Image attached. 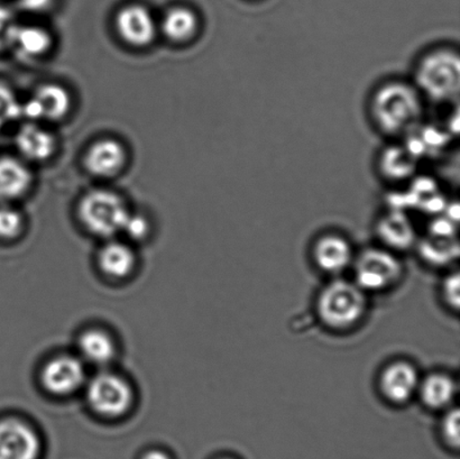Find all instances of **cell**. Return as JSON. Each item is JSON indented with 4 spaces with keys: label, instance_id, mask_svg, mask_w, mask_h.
Instances as JSON below:
<instances>
[{
    "label": "cell",
    "instance_id": "1",
    "mask_svg": "<svg viewBox=\"0 0 460 459\" xmlns=\"http://www.w3.org/2000/svg\"><path fill=\"white\" fill-rule=\"evenodd\" d=\"M372 115L378 128L389 135L407 132L422 115V102L416 88L408 84L382 85L372 99Z\"/></svg>",
    "mask_w": 460,
    "mask_h": 459
},
{
    "label": "cell",
    "instance_id": "2",
    "mask_svg": "<svg viewBox=\"0 0 460 459\" xmlns=\"http://www.w3.org/2000/svg\"><path fill=\"white\" fill-rule=\"evenodd\" d=\"M367 309L365 291L356 283L335 280L320 292L317 313L320 321L332 330H349L360 322Z\"/></svg>",
    "mask_w": 460,
    "mask_h": 459
},
{
    "label": "cell",
    "instance_id": "3",
    "mask_svg": "<svg viewBox=\"0 0 460 459\" xmlns=\"http://www.w3.org/2000/svg\"><path fill=\"white\" fill-rule=\"evenodd\" d=\"M130 211L117 193L96 189L81 198L78 216L81 224L93 235L110 238L121 233Z\"/></svg>",
    "mask_w": 460,
    "mask_h": 459
},
{
    "label": "cell",
    "instance_id": "4",
    "mask_svg": "<svg viewBox=\"0 0 460 459\" xmlns=\"http://www.w3.org/2000/svg\"><path fill=\"white\" fill-rule=\"evenodd\" d=\"M416 76L427 97L436 102L452 101L459 93L458 54L448 49L428 54L418 66Z\"/></svg>",
    "mask_w": 460,
    "mask_h": 459
},
{
    "label": "cell",
    "instance_id": "5",
    "mask_svg": "<svg viewBox=\"0 0 460 459\" xmlns=\"http://www.w3.org/2000/svg\"><path fill=\"white\" fill-rule=\"evenodd\" d=\"M90 408L99 416L117 418L124 416L132 407V386L123 376L111 372H101L88 382L85 389Z\"/></svg>",
    "mask_w": 460,
    "mask_h": 459
},
{
    "label": "cell",
    "instance_id": "6",
    "mask_svg": "<svg viewBox=\"0 0 460 459\" xmlns=\"http://www.w3.org/2000/svg\"><path fill=\"white\" fill-rule=\"evenodd\" d=\"M402 276L400 260L386 251L368 250L356 260L355 283L364 291L389 289Z\"/></svg>",
    "mask_w": 460,
    "mask_h": 459
},
{
    "label": "cell",
    "instance_id": "7",
    "mask_svg": "<svg viewBox=\"0 0 460 459\" xmlns=\"http://www.w3.org/2000/svg\"><path fill=\"white\" fill-rule=\"evenodd\" d=\"M87 371L80 357L62 355L51 359L42 371V384L48 393L66 397L74 394L85 384Z\"/></svg>",
    "mask_w": 460,
    "mask_h": 459
},
{
    "label": "cell",
    "instance_id": "8",
    "mask_svg": "<svg viewBox=\"0 0 460 459\" xmlns=\"http://www.w3.org/2000/svg\"><path fill=\"white\" fill-rule=\"evenodd\" d=\"M72 107V98L65 87L44 84L35 90L29 102L22 105V116L29 121H58L66 119Z\"/></svg>",
    "mask_w": 460,
    "mask_h": 459
},
{
    "label": "cell",
    "instance_id": "9",
    "mask_svg": "<svg viewBox=\"0 0 460 459\" xmlns=\"http://www.w3.org/2000/svg\"><path fill=\"white\" fill-rule=\"evenodd\" d=\"M115 26L119 38L134 48H146L155 40L156 22L146 6L130 4L117 13Z\"/></svg>",
    "mask_w": 460,
    "mask_h": 459
},
{
    "label": "cell",
    "instance_id": "10",
    "mask_svg": "<svg viewBox=\"0 0 460 459\" xmlns=\"http://www.w3.org/2000/svg\"><path fill=\"white\" fill-rule=\"evenodd\" d=\"M40 440L24 421L8 418L0 421V459H38Z\"/></svg>",
    "mask_w": 460,
    "mask_h": 459
},
{
    "label": "cell",
    "instance_id": "11",
    "mask_svg": "<svg viewBox=\"0 0 460 459\" xmlns=\"http://www.w3.org/2000/svg\"><path fill=\"white\" fill-rule=\"evenodd\" d=\"M128 163V152L114 138H102L90 146L84 157L85 170L97 178H112Z\"/></svg>",
    "mask_w": 460,
    "mask_h": 459
},
{
    "label": "cell",
    "instance_id": "12",
    "mask_svg": "<svg viewBox=\"0 0 460 459\" xmlns=\"http://www.w3.org/2000/svg\"><path fill=\"white\" fill-rule=\"evenodd\" d=\"M416 367L408 362L391 363L382 372L380 390L387 402L394 404H404L418 393L420 384Z\"/></svg>",
    "mask_w": 460,
    "mask_h": 459
},
{
    "label": "cell",
    "instance_id": "13",
    "mask_svg": "<svg viewBox=\"0 0 460 459\" xmlns=\"http://www.w3.org/2000/svg\"><path fill=\"white\" fill-rule=\"evenodd\" d=\"M15 146L22 159L40 163L54 155L57 151V139L47 128L35 121H29L18 129Z\"/></svg>",
    "mask_w": 460,
    "mask_h": 459
},
{
    "label": "cell",
    "instance_id": "14",
    "mask_svg": "<svg viewBox=\"0 0 460 459\" xmlns=\"http://www.w3.org/2000/svg\"><path fill=\"white\" fill-rule=\"evenodd\" d=\"M33 174L24 161L0 156V201L16 200L29 192Z\"/></svg>",
    "mask_w": 460,
    "mask_h": 459
},
{
    "label": "cell",
    "instance_id": "15",
    "mask_svg": "<svg viewBox=\"0 0 460 459\" xmlns=\"http://www.w3.org/2000/svg\"><path fill=\"white\" fill-rule=\"evenodd\" d=\"M314 258L315 264L323 272L336 274L349 267L353 259V251L345 238L327 235L315 243Z\"/></svg>",
    "mask_w": 460,
    "mask_h": 459
},
{
    "label": "cell",
    "instance_id": "16",
    "mask_svg": "<svg viewBox=\"0 0 460 459\" xmlns=\"http://www.w3.org/2000/svg\"><path fill=\"white\" fill-rule=\"evenodd\" d=\"M53 44L52 35L44 27L16 24L9 48L22 58H38L49 53Z\"/></svg>",
    "mask_w": 460,
    "mask_h": 459
},
{
    "label": "cell",
    "instance_id": "17",
    "mask_svg": "<svg viewBox=\"0 0 460 459\" xmlns=\"http://www.w3.org/2000/svg\"><path fill=\"white\" fill-rule=\"evenodd\" d=\"M80 358L94 366H107L114 361L117 354L115 340L106 331L89 330L80 336L78 341Z\"/></svg>",
    "mask_w": 460,
    "mask_h": 459
},
{
    "label": "cell",
    "instance_id": "18",
    "mask_svg": "<svg viewBox=\"0 0 460 459\" xmlns=\"http://www.w3.org/2000/svg\"><path fill=\"white\" fill-rule=\"evenodd\" d=\"M161 30L174 43H186L199 30V18L192 9L183 6L170 8L162 18Z\"/></svg>",
    "mask_w": 460,
    "mask_h": 459
},
{
    "label": "cell",
    "instance_id": "19",
    "mask_svg": "<svg viewBox=\"0 0 460 459\" xmlns=\"http://www.w3.org/2000/svg\"><path fill=\"white\" fill-rule=\"evenodd\" d=\"M457 385L447 375L435 373L419 384L418 393L423 404L431 410H443L452 404Z\"/></svg>",
    "mask_w": 460,
    "mask_h": 459
},
{
    "label": "cell",
    "instance_id": "20",
    "mask_svg": "<svg viewBox=\"0 0 460 459\" xmlns=\"http://www.w3.org/2000/svg\"><path fill=\"white\" fill-rule=\"evenodd\" d=\"M99 267L108 277L124 278L133 272L137 258L130 246L120 242H110L99 253Z\"/></svg>",
    "mask_w": 460,
    "mask_h": 459
},
{
    "label": "cell",
    "instance_id": "21",
    "mask_svg": "<svg viewBox=\"0 0 460 459\" xmlns=\"http://www.w3.org/2000/svg\"><path fill=\"white\" fill-rule=\"evenodd\" d=\"M383 240L394 247H407L411 244L413 233L407 220L401 217L389 218L383 223L381 227Z\"/></svg>",
    "mask_w": 460,
    "mask_h": 459
},
{
    "label": "cell",
    "instance_id": "22",
    "mask_svg": "<svg viewBox=\"0 0 460 459\" xmlns=\"http://www.w3.org/2000/svg\"><path fill=\"white\" fill-rule=\"evenodd\" d=\"M24 229V217L11 206H0V238L13 240Z\"/></svg>",
    "mask_w": 460,
    "mask_h": 459
},
{
    "label": "cell",
    "instance_id": "23",
    "mask_svg": "<svg viewBox=\"0 0 460 459\" xmlns=\"http://www.w3.org/2000/svg\"><path fill=\"white\" fill-rule=\"evenodd\" d=\"M21 116L22 105L17 101L15 93L6 84L0 83V129Z\"/></svg>",
    "mask_w": 460,
    "mask_h": 459
},
{
    "label": "cell",
    "instance_id": "24",
    "mask_svg": "<svg viewBox=\"0 0 460 459\" xmlns=\"http://www.w3.org/2000/svg\"><path fill=\"white\" fill-rule=\"evenodd\" d=\"M121 233H124L130 240L142 241L150 233V223L146 216L129 213Z\"/></svg>",
    "mask_w": 460,
    "mask_h": 459
},
{
    "label": "cell",
    "instance_id": "25",
    "mask_svg": "<svg viewBox=\"0 0 460 459\" xmlns=\"http://www.w3.org/2000/svg\"><path fill=\"white\" fill-rule=\"evenodd\" d=\"M17 22L11 8L0 4V52L9 48L13 29Z\"/></svg>",
    "mask_w": 460,
    "mask_h": 459
},
{
    "label": "cell",
    "instance_id": "26",
    "mask_svg": "<svg viewBox=\"0 0 460 459\" xmlns=\"http://www.w3.org/2000/svg\"><path fill=\"white\" fill-rule=\"evenodd\" d=\"M443 434L446 442H447L450 446L455 448L459 447L460 435L458 409H454V410L449 411L444 418Z\"/></svg>",
    "mask_w": 460,
    "mask_h": 459
},
{
    "label": "cell",
    "instance_id": "27",
    "mask_svg": "<svg viewBox=\"0 0 460 459\" xmlns=\"http://www.w3.org/2000/svg\"><path fill=\"white\" fill-rule=\"evenodd\" d=\"M458 273L446 278L444 286L445 299L450 307L458 310L460 301V287Z\"/></svg>",
    "mask_w": 460,
    "mask_h": 459
},
{
    "label": "cell",
    "instance_id": "28",
    "mask_svg": "<svg viewBox=\"0 0 460 459\" xmlns=\"http://www.w3.org/2000/svg\"><path fill=\"white\" fill-rule=\"evenodd\" d=\"M21 7L31 12H42L51 6L53 0H17Z\"/></svg>",
    "mask_w": 460,
    "mask_h": 459
},
{
    "label": "cell",
    "instance_id": "29",
    "mask_svg": "<svg viewBox=\"0 0 460 459\" xmlns=\"http://www.w3.org/2000/svg\"><path fill=\"white\" fill-rule=\"evenodd\" d=\"M142 459H171L168 454L162 451H151L146 454Z\"/></svg>",
    "mask_w": 460,
    "mask_h": 459
}]
</instances>
